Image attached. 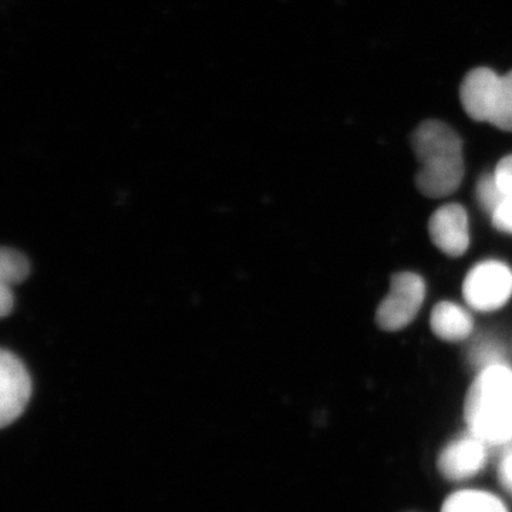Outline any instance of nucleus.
<instances>
[{"label":"nucleus","mask_w":512,"mask_h":512,"mask_svg":"<svg viewBox=\"0 0 512 512\" xmlns=\"http://www.w3.org/2000/svg\"><path fill=\"white\" fill-rule=\"evenodd\" d=\"M412 146L420 168L417 188L430 198H441L460 187L464 177L463 141L448 124L427 120L414 130Z\"/></svg>","instance_id":"1"},{"label":"nucleus","mask_w":512,"mask_h":512,"mask_svg":"<svg viewBox=\"0 0 512 512\" xmlns=\"http://www.w3.org/2000/svg\"><path fill=\"white\" fill-rule=\"evenodd\" d=\"M466 421L471 434L485 444L512 439V370L503 365L483 369L468 390Z\"/></svg>","instance_id":"2"},{"label":"nucleus","mask_w":512,"mask_h":512,"mask_svg":"<svg viewBox=\"0 0 512 512\" xmlns=\"http://www.w3.org/2000/svg\"><path fill=\"white\" fill-rule=\"evenodd\" d=\"M460 100L471 119L512 131V72L500 76L487 67L471 70L461 83Z\"/></svg>","instance_id":"3"},{"label":"nucleus","mask_w":512,"mask_h":512,"mask_svg":"<svg viewBox=\"0 0 512 512\" xmlns=\"http://www.w3.org/2000/svg\"><path fill=\"white\" fill-rule=\"evenodd\" d=\"M424 296L426 285L419 275L412 272L394 275L389 295L377 309V325L389 332L406 328L419 313Z\"/></svg>","instance_id":"4"},{"label":"nucleus","mask_w":512,"mask_h":512,"mask_svg":"<svg viewBox=\"0 0 512 512\" xmlns=\"http://www.w3.org/2000/svg\"><path fill=\"white\" fill-rule=\"evenodd\" d=\"M464 298L477 311L501 308L512 293V272L501 262L487 261L471 269L464 282Z\"/></svg>","instance_id":"5"},{"label":"nucleus","mask_w":512,"mask_h":512,"mask_svg":"<svg viewBox=\"0 0 512 512\" xmlns=\"http://www.w3.org/2000/svg\"><path fill=\"white\" fill-rule=\"evenodd\" d=\"M32 396V380L26 366L15 353L0 355V424L9 426L25 412Z\"/></svg>","instance_id":"6"},{"label":"nucleus","mask_w":512,"mask_h":512,"mask_svg":"<svg viewBox=\"0 0 512 512\" xmlns=\"http://www.w3.org/2000/svg\"><path fill=\"white\" fill-rule=\"evenodd\" d=\"M434 245L450 256H460L470 244L467 212L461 205L448 204L434 212L430 220Z\"/></svg>","instance_id":"7"},{"label":"nucleus","mask_w":512,"mask_h":512,"mask_svg":"<svg viewBox=\"0 0 512 512\" xmlns=\"http://www.w3.org/2000/svg\"><path fill=\"white\" fill-rule=\"evenodd\" d=\"M485 460V443L471 434L448 444L440 454L437 466L447 480L461 481L476 476L484 467Z\"/></svg>","instance_id":"8"},{"label":"nucleus","mask_w":512,"mask_h":512,"mask_svg":"<svg viewBox=\"0 0 512 512\" xmlns=\"http://www.w3.org/2000/svg\"><path fill=\"white\" fill-rule=\"evenodd\" d=\"M431 329L440 339L460 342L467 339L473 330V319L461 306L441 302L431 313Z\"/></svg>","instance_id":"9"},{"label":"nucleus","mask_w":512,"mask_h":512,"mask_svg":"<svg viewBox=\"0 0 512 512\" xmlns=\"http://www.w3.org/2000/svg\"><path fill=\"white\" fill-rule=\"evenodd\" d=\"M441 512H508L500 498L485 491H458L444 501Z\"/></svg>","instance_id":"10"},{"label":"nucleus","mask_w":512,"mask_h":512,"mask_svg":"<svg viewBox=\"0 0 512 512\" xmlns=\"http://www.w3.org/2000/svg\"><path fill=\"white\" fill-rule=\"evenodd\" d=\"M30 274L29 259L16 249L3 248L0 252V284L16 285Z\"/></svg>","instance_id":"11"},{"label":"nucleus","mask_w":512,"mask_h":512,"mask_svg":"<svg viewBox=\"0 0 512 512\" xmlns=\"http://www.w3.org/2000/svg\"><path fill=\"white\" fill-rule=\"evenodd\" d=\"M478 197H480L485 207L491 208L493 211H495V208L504 200V195L498 190L497 183H495L494 178L491 177H485L480 181V185H478Z\"/></svg>","instance_id":"12"},{"label":"nucleus","mask_w":512,"mask_h":512,"mask_svg":"<svg viewBox=\"0 0 512 512\" xmlns=\"http://www.w3.org/2000/svg\"><path fill=\"white\" fill-rule=\"evenodd\" d=\"M495 183H497L498 190L505 197L512 195V156L503 158L497 165L494 175Z\"/></svg>","instance_id":"13"},{"label":"nucleus","mask_w":512,"mask_h":512,"mask_svg":"<svg viewBox=\"0 0 512 512\" xmlns=\"http://www.w3.org/2000/svg\"><path fill=\"white\" fill-rule=\"evenodd\" d=\"M493 221L500 231L512 234V195L505 197L503 202L495 208Z\"/></svg>","instance_id":"14"},{"label":"nucleus","mask_w":512,"mask_h":512,"mask_svg":"<svg viewBox=\"0 0 512 512\" xmlns=\"http://www.w3.org/2000/svg\"><path fill=\"white\" fill-rule=\"evenodd\" d=\"M500 481L503 484L505 490L512 494V448L505 454L503 460H501L500 468Z\"/></svg>","instance_id":"15"},{"label":"nucleus","mask_w":512,"mask_h":512,"mask_svg":"<svg viewBox=\"0 0 512 512\" xmlns=\"http://www.w3.org/2000/svg\"><path fill=\"white\" fill-rule=\"evenodd\" d=\"M15 306V298H13L12 288L6 284H0V315L2 318L10 315Z\"/></svg>","instance_id":"16"}]
</instances>
